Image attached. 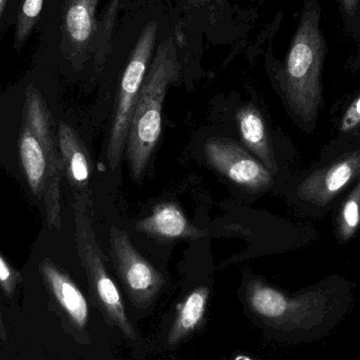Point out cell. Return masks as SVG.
<instances>
[{
    "label": "cell",
    "instance_id": "cell-1",
    "mask_svg": "<svg viewBox=\"0 0 360 360\" xmlns=\"http://www.w3.org/2000/svg\"><path fill=\"white\" fill-rule=\"evenodd\" d=\"M321 0H302V12L276 78L288 107L302 124H315L323 103V70L329 52Z\"/></svg>",
    "mask_w": 360,
    "mask_h": 360
},
{
    "label": "cell",
    "instance_id": "cell-2",
    "mask_svg": "<svg viewBox=\"0 0 360 360\" xmlns=\"http://www.w3.org/2000/svg\"><path fill=\"white\" fill-rule=\"evenodd\" d=\"M19 158L32 193L44 205L49 224L60 229L63 162L55 143L50 113L33 86H29L25 94Z\"/></svg>",
    "mask_w": 360,
    "mask_h": 360
},
{
    "label": "cell",
    "instance_id": "cell-3",
    "mask_svg": "<svg viewBox=\"0 0 360 360\" xmlns=\"http://www.w3.org/2000/svg\"><path fill=\"white\" fill-rule=\"evenodd\" d=\"M180 63L171 37L156 48L135 103L127 137L126 156L131 177L141 182L162 131V108L169 86L179 78Z\"/></svg>",
    "mask_w": 360,
    "mask_h": 360
},
{
    "label": "cell",
    "instance_id": "cell-4",
    "mask_svg": "<svg viewBox=\"0 0 360 360\" xmlns=\"http://www.w3.org/2000/svg\"><path fill=\"white\" fill-rule=\"evenodd\" d=\"M75 241L78 257L88 279L93 302L111 327L130 340H136V332L127 314L122 293L105 266V256L95 234L94 214L74 199Z\"/></svg>",
    "mask_w": 360,
    "mask_h": 360
},
{
    "label": "cell",
    "instance_id": "cell-5",
    "mask_svg": "<svg viewBox=\"0 0 360 360\" xmlns=\"http://www.w3.org/2000/svg\"><path fill=\"white\" fill-rule=\"evenodd\" d=\"M158 34L156 21H150L145 25L122 73L105 150L108 165L111 171L118 168L126 152L131 117L155 53Z\"/></svg>",
    "mask_w": 360,
    "mask_h": 360
},
{
    "label": "cell",
    "instance_id": "cell-6",
    "mask_svg": "<svg viewBox=\"0 0 360 360\" xmlns=\"http://www.w3.org/2000/svg\"><path fill=\"white\" fill-rule=\"evenodd\" d=\"M109 253L118 278L133 304L148 309L164 289L165 277L133 245L126 231L111 226Z\"/></svg>",
    "mask_w": 360,
    "mask_h": 360
},
{
    "label": "cell",
    "instance_id": "cell-7",
    "mask_svg": "<svg viewBox=\"0 0 360 360\" xmlns=\"http://www.w3.org/2000/svg\"><path fill=\"white\" fill-rule=\"evenodd\" d=\"M205 156L212 168L241 188L258 192L273 184L272 173L235 141L209 139Z\"/></svg>",
    "mask_w": 360,
    "mask_h": 360
},
{
    "label": "cell",
    "instance_id": "cell-8",
    "mask_svg": "<svg viewBox=\"0 0 360 360\" xmlns=\"http://www.w3.org/2000/svg\"><path fill=\"white\" fill-rule=\"evenodd\" d=\"M99 0H63V49L74 63L89 58L93 53L97 30Z\"/></svg>",
    "mask_w": 360,
    "mask_h": 360
},
{
    "label": "cell",
    "instance_id": "cell-9",
    "mask_svg": "<svg viewBox=\"0 0 360 360\" xmlns=\"http://www.w3.org/2000/svg\"><path fill=\"white\" fill-rule=\"evenodd\" d=\"M359 175L360 149H357L306 177L298 186L297 194L307 202L326 205Z\"/></svg>",
    "mask_w": 360,
    "mask_h": 360
},
{
    "label": "cell",
    "instance_id": "cell-10",
    "mask_svg": "<svg viewBox=\"0 0 360 360\" xmlns=\"http://www.w3.org/2000/svg\"><path fill=\"white\" fill-rule=\"evenodd\" d=\"M40 272L61 317L76 334L86 338L90 310L88 302L79 288L67 273L63 272L51 260L41 262Z\"/></svg>",
    "mask_w": 360,
    "mask_h": 360
},
{
    "label": "cell",
    "instance_id": "cell-11",
    "mask_svg": "<svg viewBox=\"0 0 360 360\" xmlns=\"http://www.w3.org/2000/svg\"><path fill=\"white\" fill-rule=\"evenodd\" d=\"M59 153L63 162V174L74 192V199L86 205L94 214L91 192V162L88 151L73 128L65 124L59 127Z\"/></svg>",
    "mask_w": 360,
    "mask_h": 360
},
{
    "label": "cell",
    "instance_id": "cell-12",
    "mask_svg": "<svg viewBox=\"0 0 360 360\" xmlns=\"http://www.w3.org/2000/svg\"><path fill=\"white\" fill-rule=\"evenodd\" d=\"M248 308L266 325L285 326L302 314L307 298H291L283 292L266 285L260 279H252L245 287Z\"/></svg>",
    "mask_w": 360,
    "mask_h": 360
},
{
    "label": "cell",
    "instance_id": "cell-13",
    "mask_svg": "<svg viewBox=\"0 0 360 360\" xmlns=\"http://www.w3.org/2000/svg\"><path fill=\"white\" fill-rule=\"evenodd\" d=\"M135 230L141 234L164 240H198L207 236V232L193 226L181 207L173 202L156 205L148 217L135 224Z\"/></svg>",
    "mask_w": 360,
    "mask_h": 360
},
{
    "label": "cell",
    "instance_id": "cell-14",
    "mask_svg": "<svg viewBox=\"0 0 360 360\" xmlns=\"http://www.w3.org/2000/svg\"><path fill=\"white\" fill-rule=\"evenodd\" d=\"M236 118L243 145L272 174L277 173L278 168L270 135L259 110L254 105H245L237 112Z\"/></svg>",
    "mask_w": 360,
    "mask_h": 360
},
{
    "label": "cell",
    "instance_id": "cell-15",
    "mask_svg": "<svg viewBox=\"0 0 360 360\" xmlns=\"http://www.w3.org/2000/svg\"><path fill=\"white\" fill-rule=\"evenodd\" d=\"M209 288H196L177 307L172 325L168 332V345L177 346L186 342L205 321L209 302Z\"/></svg>",
    "mask_w": 360,
    "mask_h": 360
},
{
    "label": "cell",
    "instance_id": "cell-16",
    "mask_svg": "<svg viewBox=\"0 0 360 360\" xmlns=\"http://www.w3.org/2000/svg\"><path fill=\"white\" fill-rule=\"evenodd\" d=\"M126 2L127 0H109L98 16L92 53L98 65L105 63L111 51L112 38L115 30L116 20Z\"/></svg>",
    "mask_w": 360,
    "mask_h": 360
},
{
    "label": "cell",
    "instance_id": "cell-17",
    "mask_svg": "<svg viewBox=\"0 0 360 360\" xmlns=\"http://www.w3.org/2000/svg\"><path fill=\"white\" fill-rule=\"evenodd\" d=\"M360 226V175L350 194L340 207L338 218V236L342 243L352 239Z\"/></svg>",
    "mask_w": 360,
    "mask_h": 360
},
{
    "label": "cell",
    "instance_id": "cell-18",
    "mask_svg": "<svg viewBox=\"0 0 360 360\" xmlns=\"http://www.w3.org/2000/svg\"><path fill=\"white\" fill-rule=\"evenodd\" d=\"M44 0H22L16 16L14 46L19 50L31 35L44 8Z\"/></svg>",
    "mask_w": 360,
    "mask_h": 360
},
{
    "label": "cell",
    "instance_id": "cell-19",
    "mask_svg": "<svg viewBox=\"0 0 360 360\" xmlns=\"http://www.w3.org/2000/svg\"><path fill=\"white\" fill-rule=\"evenodd\" d=\"M344 31L351 39H360V0H338Z\"/></svg>",
    "mask_w": 360,
    "mask_h": 360
},
{
    "label": "cell",
    "instance_id": "cell-20",
    "mask_svg": "<svg viewBox=\"0 0 360 360\" xmlns=\"http://www.w3.org/2000/svg\"><path fill=\"white\" fill-rule=\"evenodd\" d=\"M340 131L345 135H355L360 132V92L342 114Z\"/></svg>",
    "mask_w": 360,
    "mask_h": 360
},
{
    "label": "cell",
    "instance_id": "cell-21",
    "mask_svg": "<svg viewBox=\"0 0 360 360\" xmlns=\"http://www.w3.org/2000/svg\"><path fill=\"white\" fill-rule=\"evenodd\" d=\"M20 281L19 273L15 271L0 254V287L8 297H13Z\"/></svg>",
    "mask_w": 360,
    "mask_h": 360
},
{
    "label": "cell",
    "instance_id": "cell-22",
    "mask_svg": "<svg viewBox=\"0 0 360 360\" xmlns=\"http://www.w3.org/2000/svg\"><path fill=\"white\" fill-rule=\"evenodd\" d=\"M348 67L352 72H357L360 70V39L357 42V48L354 55H352L351 58L349 59Z\"/></svg>",
    "mask_w": 360,
    "mask_h": 360
},
{
    "label": "cell",
    "instance_id": "cell-23",
    "mask_svg": "<svg viewBox=\"0 0 360 360\" xmlns=\"http://www.w3.org/2000/svg\"><path fill=\"white\" fill-rule=\"evenodd\" d=\"M10 1L11 0H0V27H1L2 22H4Z\"/></svg>",
    "mask_w": 360,
    "mask_h": 360
},
{
    "label": "cell",
    "instance_id": "cell-24",
    "mask_svg": "<svg viewBox=\"0 0 360 360\" xmlns=\"http://www.w3.org/2000/svg\"><path fill=\"white\" fill-rule=\"evenodd\" d=\"M0 340L2 342H6V331L4 327V317H2L1 308H0Z\"/></svg>",
    "mask_w": 360,
    "mask_h": 360
},
{
    "label": "cell",
    "instance_id": "cell-25",
    "mask_svg": "<svg viewBox=\"0 0 360 360\" xmlns=\"http://www.w3.org/2000/svg\"><path fill=\"white\" fill-rule=\"evenodd\" d=\"M192 1L196 2V4H203V2L207 1V0H192Z\"/></svg>",
    "mask_w": 360,
    "mask_h": 360
}]
</instances>
